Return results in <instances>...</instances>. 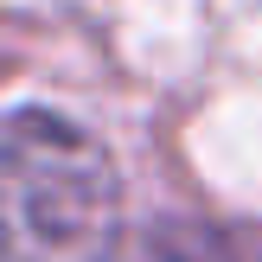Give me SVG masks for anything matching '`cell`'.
<instances>
[{
    "mask_svg": "<svg viewBox=\"0 0 262 262\" xmlns=\"http://www.w3.org/2000/svg\"><path fill=\"white\" fill-rule=\"evenodd\" d=\"M115 166L58 115L0 122V262H109Z\"/></svg>",
    "mask_w": 262,
    "mask_h": 262,
    "instance_id": "6da1fadb",
    "label": "cell"
},
{
    "mask_svg": "<svg viewBox=\"0 0 262 262\" xmlns=\"http://www.w3.org/2000/svg\"><path fill=\"white\" fill-rule=\"evenodd\" d=\"M173 262H262V243H230V237H199Z\"/></svg>",
    "mask_w": 262,
    "mask_h": 262,
    "instance_id": "7a4b0ae2",
    "label": "cell"
}]
</instances>
